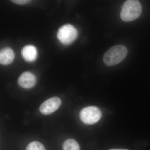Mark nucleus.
<instances>
[{
    "instance_id": "f257e3e1",
    "label": "nucleus",
    "mask_w": 150,
    "mask_h": 150,
    "mask_svg": "<svg viewBox=\"0 0 150 150\" xmlns=\"http://www.w3.org/2000/svg\"><path fill=\"white\" fill-rule=\"evenodd\" d=\"M128 54V49L123 45L112 46L105 53L103 56V61L108 66L118 64L126 58Z\"/></svg>"
},
{
    "instance_id": "f03ea898",
    "label": "nucleus",
    "mask_w": 150,
    "mask_h": 150,
    "mask_svg": "<svg viewBox=\"0 0 150 150\" xmlns=\"http://www.w3.org/2000/svg\"><path fill=\"white\" fill-rule=\"evenodd\" d=\"M142 12V6L139 1L128 0L123 4L121 13V19L129 22L139 17Z\"/></svg>"
},
{
    "instance_id": "7ed1b4c3",
    "label": "nucleus",
    "mask_w": 150,
    "mask_h": 150,
    "mask_svg": "<svg viewBox=\"0 0 150 150\" xmlns=\"http://www.w3.org/2000/svg\"><path fill=\"white\" fill-rule=\"evenodd\" d=\"M102 116L101 110L96 106L84 108L80 112L81 121L86 124H93L97 123Z\"/></svg>"
},
{
    "instance_id": "20e7f679",
    "label": "nucleus",
    "mask_w": 150,
    "mask_h": 150,
    "mask_svg": "<svg viewBox=\"0 0 150 150\" xmlns=\"http://www.w3.org/2000/svg\"><path fill=\"white\" fill-rule=\"evenodd\" d=\"M57 35L61 43L68 45L76 40L78 36V31L71 25H65L59 28Z\"/></svg>"
},
{
    "instance_id": "39448f33",
    "label": "nucleus",
    "mask_w": 150,
    "mask_h": 150,
    "mask_svg": "<svg viewBox=\"0 0 150 150\" xmlns=\"http://www.w3.org/2000/svg\"><path fill=\"white\" fill-rule=\"evenodd\" d=\"M62 101L60 98L54 97L49 98L40 105L39 110L42 114L48 115L55 112L60 107Z\"/></svg>"
},
{
    "instance_id": "423d86ee",
    "label": "nucleus",
    "mask_w": 150,
    "mask_h": 150,
    "mask_svg": "<svg viewBox=\"0 0 150 150\" xmlns=\"http://www.w3.org/2000/svg\"><path fill=\"white\" fill-rule=\"evenodd\" d=\"M36 83V78L35 75L29 72H25L19 78V85L25 88H32Z\"/></svg>"
},
{
    "instance_id": "0eeeda50",
    "label": "nucleus",
    "mask_w": 150,
    "mask_h": 150,
    "mask_svg": "<svg viewBox=\"0 0 150 150\" xmlns=\"http://www.w3.org/2000/svg\"><path fill=\"white\" fill-rule=\"evenodd\" d=\"M14 58V52L11 48H6L1 50L0 52V63L1 64H10L13 62Z\"/></svg>"
},
{
    "instance_id": "6e6552de",
    "label": "nucleus",
    "mask_w": 150,
    "mask_h": 150,
    "mask_svg": "<svg viewBox=\"0 0 150 150\" xmlns=\"http://www.w3.org/2000/svg\"><path fill=\"white\" fill-rule=\"evenodd\" d=\"M21 53L23 57L27 62H33L37 58V49L35 46L32 45L25 46L23 48Z\"/></svg>"
},
{
    "instance_id": "1a4fd4ad",
    "label": "nucleus",
    "mask_w": 150,
    "mask_h": 150,
    "mask_svg": "<svg viewBox=\"0 0 150 150\" xmlns=\"http://www.w3.org/2000/svg\"><path fill=\"white\" fill-rule=\"evenodd\" d=\"M63 150H80V148L76 141L73 139H69L63 143Z\"/></svg>"
},
{
    "instance_id": "9d476101",
    "label": "nucleus",
    "mask_w": 150,
    "mask_h": 150,
    "mask_svg": "<svg viewBox=\"0 0 150 150\" xmlns=\"http://www.w3.org/2000/svg\"><path fill=\"white\" fill-rule=\"evenodd\" d=\"M26 150H46V149L41 143L35 141L30 143L27 146Z\"/></svg>"
},
{
    "instance_id": "9b49d317",
    "label": "nucleus",
    "mask_w": 150,
    "mask_h": 150,
    "mask_svg": "<svg viewBox=\"0 0 150 150\" xmlns=\"http://www.w3.org/2000/svg\"><path fill=\"white\" fill-rule=\"evenodd\" d=\"M12 1L18 4L23 5L29 2L30 1H27V0H15V1Z\"/></svg>"
},
{
    "instance_id": "f8f14e48",
    "label": "nucleus",
    "mask_w": 150,
    "mask_h": 150,
    "mask_svg": "<svg viewBox=\"0 0 150 150\" xmlns=\"http://www.w3.org/2000/svg\"><path fill=\"white\" fill-rule=\"evenodd\" d=\"M109 150H128L127 149H110Z\"/></svg>"
}]
</instances>
